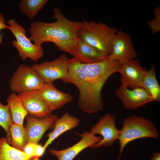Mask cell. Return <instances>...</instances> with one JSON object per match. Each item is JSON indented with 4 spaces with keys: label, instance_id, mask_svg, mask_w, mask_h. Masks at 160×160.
I'll use <instances>...</instances> for the list:
<instances>
[{
    "label": "cell",
    "instance_id": "cell-1",
    "mask_svg": "<svg viewBox=\"0 0 160 160\" xmlns=\"http://www.w3.org/2000/svg\"><path fill=\"white\" fill-rule=\"evenodd\" d=\"M68 73L62 81L73 84L78 89L79 108L88 114L101 111L104 105L101 94L103 86L111 76L119 72L121 63L108 58L92 64H82L68 59Z\"/></svg>",
    "mask_w": 160,
    "mask_h": 160
},
{
    "label": "cell",
    "instance_id": "cell-2",
    "mask_svg": "<svg viewBox=\"0 0 160 160\" xmlns=\"http://www.w3.org/2000/svg\"><path fill=\"white\" fill-rule=\"evenodd\" d=\"M52 17L55 21H37L30 26L29 39L33 44L41 46L46 42L53 43L59 50L74 57L77 52L78 33L81 22L68 19L57 7L53 9Z\"/></svg>",
    "mask_w": 160,
    "mask_h": 160
},
{
    "label": "cell",
    "instance_id": "cell-3",
    "mask_svg": "<svg viewBox=\"0 0 160 160\" xmlns=\"http://www.w3.org/2000/svg\"><path fill=\"white\" fill-rule=\"evenodd\" d=\"M117 30L100 21H88L84 19L77 36L78 39L93 46L108 58Z\"/></svg>",
    "mask_w": 160,
    "mask_h": 160
},
{
    "label": "cell",
    "instance_id": "cell-4",
    "mask_svg": "<svg viewBox=\"0 0 160 160\" xmlns=\"http://www.w3.org/2000/svg\"><path fill=\"white\" fill-rule=\"evenodd\" d=\"M159 133L151 121L140 116L132 115L125 118L123 126L120 130L118 140L120 147V159L121 153L126 145L132 141L144 138H158Z\"/></svg>",
    "mask_w": 160,
    "mask_h": 160
},
{
    "label": "cell",
    "instance_id": "cell-5",
    "mask_svg": "<svg viewBox=\"0 0 160 160\" xmlns=\"http://www.w3.org/2000/svg\"><path fill=\"white\" fill-rule=\"evenodd\" d=\"M9 26V30L16 40L12 41L13 45L17 50L18 55L23 60L28 58L36 62L43 56L44 50L42 46L32 43L26 36L24 28L14 19L7 21Z\"/></svg>",
    "mask_w": 160,
    "mask_h": 160
},
{
    "label": "cell",
    "instance_id": "cell-6",
    "mask_svg": "<svg viewBox=\"0 0 160 160\" xmlns=\"http://www.w3.org/2000/svg\"><path fill=\"white\" fill-rule=\"evenodd\" d=\"M44 82L31 66L20 64L9 81L11 90L19 94L41 89Z\"/></svg>",
    "mask_w": 160,
    "mask_h": 160
},
{
    "label": "cell",
    "instance_id": "cell-7",
    "mask_svg": "<svg viewBox=\"0 0 160 160\" xmlns=\"http://www.w3.org/2000/svg\"><path fill=\"white\" fill-rule=\"evenodd\" d=\"M68 59L66 55L63 54L52 61L33 64L31 67L45 83L53 82L58 79L62 81L68 73Z\"/></svg>",
    "mask_w": 160,
    "mask_h": 160
},
{
    "label": "cell",
    "instance_id": "cell-8",
    "mask_svg": "<svg viewBox=\"0 0 160 160\" xmlns=\"http://www.w3.org/2000/svg\"><path fill=\"white\" fill-rule=\"evenodd\" d=\"M115 121L114 116L110 113L105 114L100 118L89 132L95 135L97 134L100 135L102 139L91 146L90 148H97L102 146L110 147L118 139L120 130L116 128Z\"/></svg>",
    "mask_w": 160,
    "mask_h": 160
},
{
    "label": "cell",
    "instance_id": "cell-9",
    "mask_svg": "<svg viewBox=\"0 0 160 160\" xmlns=\"http://www.w3.org/2000/svg\"><path fill=\"white\" fill-rule=\"evenodd\" d=\"M132 39L128 33L117 29L113 41L111 52L108 58L117 60L121 64L135 59L137 55Z\"/></svg>",
    "mask_w": 160,
    "mask_h": 160
},
{
    "label": "cell",
    "instance_id": "cell-10",
    "mask_svg": "<svg viewBox=\"0 0 160 160\" xmlns=\"http://www.w3.org/2000/svg\"><path fill=\"white\" fill-rule=\"evenodd\" d=\"M146 69L142 67L140 61L133 59L122 63L119 72L121 75V86L132 89L141 87Z\"/></svg>",
    "mask_w": 160,
    "mask_h": 160
},
{
    "label": "cell",
    "instance_id": "cell-11",
    "mask_svg": "<svg viewBox=\"0 0 160 160\" xmlns=\"http://www.w3.org/2000/svg\"><path fill=\"white\" fill-rule=\"evenodd\" d=\"M115 94L124 108L127 109L135 110L153 101L150 95L141 87L129 89L120 86Z\"/></svg>",
    "mask_w": 160,
    "mask_h": 160
},
{
    "label": "cell",
    "instance_id": "cell-12",
    "mask_svg": "<svg viewBox=\"0 0 160 160\" xmlns=\"http://www.w3.org/2000/svg\"><path fill=\"white\" fill-rule=\"evenodd\" d=\"M75 134L81 137V140L72 146L60 150L50 149L49 152L55 156L58 160H73L80 152L85 148L100 141L102 139L100 136H96L90 132L85 131L82 134Z\"/></svg>",
    "mask_w": 160,
    "mask_h": 160
},
{
    "label": "cell",
    "instance_id": "cell-13",
    "mask_svg": "<svg viewBox=\"0 0 160 160\" xmlns=\"http://www.w3.org/2000/svg\"><path fill=\"white\" fill-rule=\"evenodd\" d=\"M30 115L26 116V124L25 128L27 135V144H37L44 133L54 124L58 116L51 114L45 118L39 119Z\"/></svg>",
    "mask_w": 160,
    "mask_h": 160
},
{
    "label": "cell",
    "instance_id": "cell-14",
    "mask_svg": "<svg viewBox=\"0 0 160 160\" xmlns=\"http://www.w3.org/2000/svg\"><path fill=\"white\" fill-rule=\"evenodd\" d=\"M28 114L44 118L51 115V111L43 99L40 89L18 95Z\"/></svg>",
    "mask_w": 160,
    "mask_h": 160
},
{
    "label": "cell",
    "instance_id": "cell-15",
    "mask_svg": "<svg viewBox=\"0 0 160 160\" xmlns=\"http://www.w3.org/2000/svg\"><path fill=\"white\" fill-rule=\"evenodd\" d=\"M40 90L43 99L51 111L60 109L73 99L70 93L58 89L53 82H45Z\"/></svg>",
    "mask_w": 160,
    "mask_h": 160
},
{
    "label": "cell",
    "instance_id": "cell-16",
    "mask_svg": "<svg viewBox=\"0 0 160 160\" xmlns=\"http://www.w3.org/2000/svg\"><path fill=\"white\" fill-rule=\"evenodd\" d=\"M107 58L96 49L78 39L77 53L71 59L82 64H92Z\"/></svg>",
    "mask_w": 160,
    "mask_h": 160
},
{
    "label": "cell",
    "instance_id": "cell-17",
    "mask_svg": "<svg viewBox=\"0 0 160 160\" xmlns=\"http://www.w3.org/2000/svg\"><path fill=\"white\" fill-rule=\"evenodd\" d=\"M80 120L68 112L64 113L55 121L53 130L47 135L48 138L43 147L45 150L55 139L65 132L71 130L79 126Z\"/></svg>",
    "mask_w": 160,
    "mask_h": 160
},
{
    "label": "cell",
    "instance_id": "cell-18",
    "mask_svg": "<svg viewBox=\"0 0 160 160\" xmlns=\"http://www.w3.org/2000/svg\"><path fill=\"white\" fill-rule=\"evenodd\" d=\"M10 109L13 122L23 126L24 118L28 114L21 99L13 92L7 100Z\"/></svg>",
    "mask_w": 160,
    "mask_h": 160
},
{
    "label": "cell",
    "instance_id": "cell-19",
    "mask_svg": "<svg viewBox=\"0 0 160 160\" xmlns=\"http://www.w3.org/2000/svg\"><path fill=\"white\" fill-rule=\"evenodd\" d=\"M141 87L150 95L153 101L160 102V87L156 79L154 65H152L149 70L146 71Z\"/></svg>",
    "mask_w": 160,
    "mask_h": 160
},
{
    "label": "cell",
    "instance_id": "cell-20",
    "mask_svg": "<svg viewBox=\"0 0 160 160\" xmlns=\"http://www.w3.org/2000/svg\"><path fill=\"white\" fill-rule=\"evenodd\" d=\"M5 138H0V160H31L33 158L11 146Z\"/></svg>",
    "mask_w": 160,
    "mask_h": 160
},
{
    "label": "cell",
    "instance_id": "cell-21",
    "mask_svg": "<svg viewBox=\"0 0 160 160\" xmlns=\"http://www.w3.org/2000/svg\"><path fill=\"white\" fill-rule=\"evenodd\" d=\"M10 132L12 146L23 151L27 144V132L25 127L13 122L10 127Z\"/></svg>",
    "mask_w": 160,
    "mask_h": 160
},
{
    "label": "cell",
    "instance_id": "cell-22",
    "mask_svg": "<svg viewBox=\"0 0 160 160\" xmlns=\"http://www.w3.org/2000/svg\"><path fill=\"white\" fill-rule=\"evenodd\" d=\"M48 1V0H22L19 3V7L22 13L32 20Z\"/></svg>",
    "mask_w": 160,
    "mask_h": 160
},
{
    "label": "cell",
    "instance_id": "cell-23",
    "mask_svg": "<svg viewBox=\"0 0 160 160\" xmlns=\"http://www.w3.org/2000/svg\"><path fill=\"white\" fill-rule=\"evenodd\" d=\"M13 122L10 111L8 105H4L0 101V126L4 129L6 133L5 137L7 143H11V137L10 127Z\"/></svg>",
    "mask_w": 160,
    "mask_h": 160
},
{
    "label": "cell",
    "instance_id": "cell-24",
    "mask_svg": "<svg viewBox=\"0 0 160 160\" xmlns=\"http://www.w3.org/2000/svg\"><path fill=\"white\" fill-rule=\"evenodd\" d=\"M154 18L147 21L152 33L155 34L160 32V7H156L154 9Z\"/></svg>",
    "mask_w": 160,
    "mask_h": 160
},
{
    "label": "cell",
    "instance_id": "cell-25",
    "mask_svg": "<svg viewBox=\"0 0 160 160\" xmlns=\"http://www.w3.org/2000/svg\"><path fill=\"white\" fill-rule=\"evenodd\" d=\"M35 144H27L24 147L23 151L28 156L34 158L35 157L34 149Z\"/></svg>",
    "mask_w": 160,
    "mask_h": 160
},
{
    "label": "cell",
    "instance_id": "cell-26",
    "mask_svg": "<svg viewBox=\"0 0 160 160\" xmlns=\"http://www.w3.org/2000/svg\"><path fill=\"white\" fill-rule=\"evenodd\" d=\"M5 18L1 13H0V43H3L2 40L3 35L0 33L1 30L4 29H9V26L7 25L5 23Z\"/></svg>",
    "mask_w": 160,
    "mask_h": 160
},
{
    "label": "cell",
    "instance_id": "cell-27",
    "mask_svg": "<svg viewBox=\"0 0 160 160\" xmlns=\"http://www.w3.org/2000/svg\"><path fill=\"white\" fill-rule=\"evenodd\" d=\"M45 150L41 145L38 144H35L34 149V157L39 158L42 156L44 154Z\"/></svg>",
    "mask_w": 160,
    "mask_h": 160
},
{
    "label": "cell",
    "instance_id": "cell-28",
    "mask_svg": "<svg viewBox=\"0 0 160 160\" xmlns=\"http://www.w3.org/2000/svg\"><path fill=\"white\" fill-rule=\"evenodd\" d=\"M150 160H160V152H154L153 156L151 158Z\"/></svg>",
    "mask_w": 160,
    "mask_h": 160
},
{
    "label": "cell",
    "instance_id": "cell-29",
    "mask_svg": "<svg viewBox=\"0 0 160 160\" xmlns=\"http://www.w3.org/2000/svg\"><path fill=\"white\" fill-rule=\"evenodd\" d=\"M31 160H40L39 159V158L38 157H34Z\"/></svg>",
    "mask_w": 160,
    "mask_h": 160
}]
</instances>
